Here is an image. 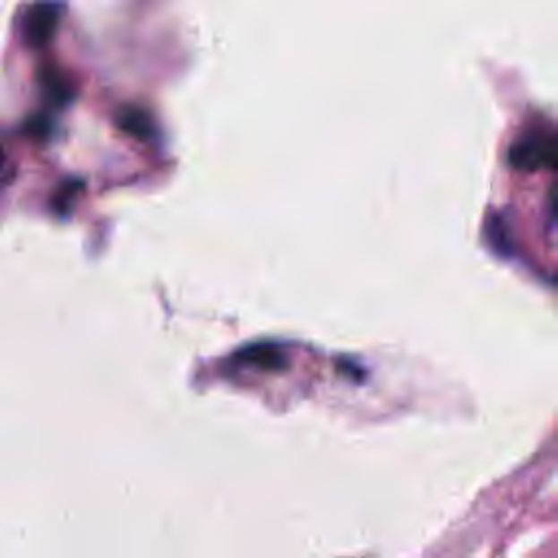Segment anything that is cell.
Instances as JSON below:
<instances>
[{"mask_svg":"<svg viewBox=\"0 0 558 558\" xmlns=\"http://www.w3.org/2000/svg\"><path fill=\"white\" fill-rule=\"evenodd\" d=\"M512 162L526 168H558V135L556 133H530L512 149Z\"/></svg>","mask_w":558,"mask_h":558,"instance_id":"cell-1","label":"cell"},{"mask_svg":"<svg viewBox=\"0 0 558 558\" xmlns=\"http://www.w3.org/2000/svg\"><path fill=\"white\" fill-rule=\"evenodd\" d=\"M59 18H62V4L55 0L33 4L22 20V35L31 47H44L50 42L57 31Z\"/></svg>","mask_w":558,"mask_h":558,"instance_id":"cell-2","label":"cell"},{"mask_svg":"<svg viewBox=\"0 0 558 558\" xmlns=\"http://www.w3.org/2000/svg\"><path fill=\"white\" fill-rule=\"evenodd\" d=\"M42 88L47 97L53 100L55 105H64L73 99V85H70L66 74L59 73L57 68L42 70Z\"/></svg>","mask_w":558,"mask_h":558,"instance_id":"cell-3","label":"cell"},{"mask_svg":"<svg viewBox=\"0 0 558 558\" xmlns=\"http://www.w3.org/2000/svg\"><path fill=\"white\" fill-rule=\"evenodd\" d=\"M118 124L127 133L135 135V138H147V135L150 133V129H153L149 114L142 112V109H135V107L123 109V112H120V116H118Z\"/></svg>","mask_w":558,"mask_h":558,"instance_id":"cell-4","label":"cell"},{"mask_svg":"<svg viewBox=\"0 0 558 558\" xmlns=\"http://www.w3.org/2000/svg\"><path fill=\"white\" fill-rule=\"evenodd\" d=\"M243 360L251 362V365L266 366V369H278L281 365V356L275 349H266V347H255L243 354Z\"/></svg>","mask_w":558,"mask_h":558,"instance_id":"cell-5","label":"cell"},{"mask_svg":"<svg viewBox=\"0 0 558 558\" xmlns=\"http://www.w3.org/2000/svg\"><path fill=\"white\" fill-rule=\"evenodd\" d=\"M9 173H12V166H9L7 158H4V153H3V150H0V181L7 177Z\"/></svg>","mask_w":558,"mask_h":558,"instance_id":"cell-6","label":"cell"}]
</instances>
